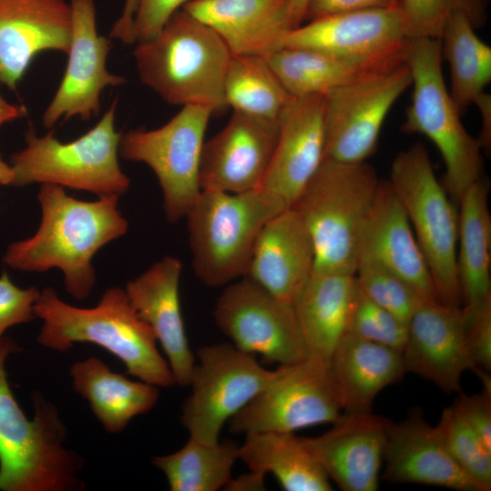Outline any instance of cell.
Wrapping results in <instances>:
<instances>
[{
  "label": "cell",
  "mask_w": 491,
  "mask_h": 491,
  "mask_svg": "<svg viewBox=\"0 0 491 491\" xmlns=\"http://www.w3.org/2000/svg\"><path fill=\"white\" fill-rule=\"evenodd\" d=\"M396 6V0H308L305 21L366 9Z\"/></svg>",
  "instance_id": "cell-44"
},
{
  "label": "cell",
  "mask_w": 491,
  "mask_h": 491,
  "mask_svg": "<svg viewBox=\"0 0 491 491\" xmlns=\"http://www.w3.org/2000/svg\"><path fill=\"white\" fill-rule=\"evenodd\" d=\"M19 350L15 341L0 342V490L79 491L84 459L65 446L66 428L58 410L34 393V419L15 400L5 368L7 356Z\"/></svg>",
  "instance_id": "cell-3"
},
{
  "label": "cell",
  "mask_w": 491,
  "mask_h": 491,
  "mask_svg": "<svg viewBox=\"0 0 491 491\" xmlns=\"http://www.w3.org/2000/svg\"><path fill=\"white\" fill-rule=\"evenodd\" d=\"M489 185L483 177L458 200L456 265L462 307L473 308L491 298V215Z\"/></svg>",
  "instance_id": "cell-30"
},
{
  "label": "cell",
  "mask_w": 491,
  "mask_h": 491,
  "mask_svg": "<svg viewBox=\"0 0 491 491\" xmlns=\"http://www.w3.org/2000/svg\"><path fill=\"white\" fill-rule=\"evenodd\" d=\"M454 404L484 446L491 451V387L484 386L481 393L471 396L460 392Z\"/></svg>",
  "instance_id": "cell-43"
},
{
  "label": "cell",
  "mask_w": 491,
  "mask_h": 491,
  "mask_svg": "<svg viewBox=\"0 0 491 491\" xmlns=\"http://www.w3.org/2000/svg\"><path fill=\"white\" fill-rule=\"evenodd\" d=\"M278 120L234 112L225 127L205 141L201 190L244 193L259 187L271 160Z\"/></svg>",
  "instance_id": "cell-18"
},
{
  "label": "cell",
  "mask_w": 491,
  "mask_h": 491,
  "mask_svg": "<svg viewBox=\"0 0 491 491\" xmlns=\"http://www.w3.org/2000/svg\"><path fill=\"white\" fill-rule=\"evenodd\" d=\"M329 369L344 413H369L378 393L406 374L402 352L346 333L336 346Z\"/></svg>",
  "instance_id": "cell-27"
},
{
  "label": "cell",
  "mask_w": 491,
  "mask_h": 491,
  "mask_svg": "<svg viewBox=\"0 0 491 491\" xmlns=\"http://www.w3.org/2000/svg\"><path fill=\"white\" fill-rule=\"evenodd\" d=\"M37 198L41 221L35 233L11 243L4 263L24 272L59 269L66 292L75 300L86 299L95 284V255L122 237L128 222L118 208L119 196H99L95 201L76 199L62 186L43 184Z\"/></svg>",
  "instance_id": "cell-1"
},
{
  "label": "cell",
  "mask_w": 491,
  "mask_h": 491,
  "mask_svg": "<svg viewBox=\"0 0 491 491\" xmlns=\"http://www.w3.org/2000/svg\"><path fill=\"white\" fill-rule=\"evenodd\" d=\"M355 277L359 288L371 300L406 325L425 302L408 283L368 256H359Z\"/></svg>",
  "instance_id": "cell-38"
},
{
  "label": "cell",
  "mask_w": 491,
  "mask_h": 491,
  "mask_svg": "<svg viewBox=\"0 0 491 491\" xmlns=\"http://www.w3.org/2000/svg\"><path fill=\"white\" fill-rule=\"evenodd\" d=\"M462 310L465 317L466 342L472 361L476 368L489 372L491 370V298L476 307L469 309L462 307Z\"/></svg>",
  "instance_id": "cell-40"
},
{
  "label": "cell",
  "mask_w": 491,
  "mask_h": 491,
  "mask_svg": "<svg viewBox=\"0 0 491 491\" xmlns=\"http://www.w3.org/2000/svg\"><path fill=\"white\" fill-rule=\"evenodd\" d=\"M182 262L165 256L126 283L125 294L138 316L151 327L175 385L188 386L195 364L183 321L179 283Z\"/></svg>",
  "instance_id": "cell-22"
},
{
  "label": "cell",
  "mask_w": 491,
  "mask_h": 491,
  "mask_svg": "<svg viewBox=\"0 0 491 491\" xmlns=\"http://www.w3.org/2000/svg\"><path fill=\"white\" fill-rule=\"evenodd\" d=\"M475 30L465 16L454 15L439 38L442 58L449 66L448 91L461 115L491 81V47Z\"/></svg>",
  "instance_id": "cell-32"
},
{
  "label": "cell",
  "mask_w": 491,
  "mask_h": 491,
  "mask_svg": "<svg viewBox=\"0 0 491 491\" xmlns=\"http://www.w3.org/2000/svg\"><path fill=\"white\" fill-rule=\"evenodd\" d=\"M195 0H139L134 16V44L154 38L171 16L185 5Z\"/></svg>",
  "instance_id": "cell-42"
},
{
  "label": "cell",
  "mask_w": 491,
  "mask_h": 491,
  "mask_svg": "<svg viewBox=\"0 0 491 491\" xmlns=\"http://www.w3.org/2000/svg\"><path fill=\"white\" fill-rule=\"evenodd\" d=\"M72 26L70 0H0V84L15 91L40 53L66 55Z\"/></svg>",
  "instance_id": "cell-19"
},
{
  "label": "cell",
  "mask_w": 491,
  "mask_h": 491,
  "mask_svg": "<svg viewBox=\"0 0 491 491\" xmlns=\"http://www.w3.org/2000/svg\"><path fill=\"white\" fill-rule=\"evenodd\" d=\"M278 136L258 187L291 208L325 156L324 95L292 96L278 118Z\"/></svg>",
  "instance_id": "cell-17"
},
{
  "label": "cell",
  "mask_w": 491,
  "mask_h": 491,
  "mask_svg": "<svg viewBox=\"0 0 491 491\" xmlns=\"http://www.w3.org/2000/svg\"><path fill=\"white\" fill-rule=\"evenodd\" d=\"M383 459L386 468L382 477L391 483L479 491L453 460L436 426L426 421L420 410H414L399 423L391 422Z\"/></svg>",
  "instance_id": "cell-23"
},
{
  "label": "cell",
  "mask_w": 491,
  "mask_h": 491,
  "mask_svg": "<svg viewBox=\"0 0 491 491\" xmlns=\"http://www.w3.org/2000/svg\"><path fill=\"white\" fill-rule=\"evenodd\" d=\"M43 321L37 342L65 352L75 343H91L111 353L129 375L157 387L175 385L167 361L157 349L151 327L132 306L124 288L109 287L93 307L74 306L52 287L40 290L34 306Z\"/></svg>",
  "instance_id": "cell-2"
},
{
  "label": "cell",
  "mask_w": 491,
  "mask_h": 491,
  "mask_svg": "<svg viewBox=\"0 0 491 491\" xmlns=\"http://www.w3.org/2000/svg\"><path fill=\"white\" fill-rule=\"evenodd\" d=\"M238 459L249 469L272 474L287 491H330L326 473L294 432L266 431L246 434L238 446Z\"/></svg>",
  "instance_id": "cell-31"
},
{
  "label": "cell",
  "mask_w": 491,
  "mask_h": 491,
  "mask_svg": "<svg viewBox=\"0 0 491 491\" xmlns=\"http://www.w3.org/2000/svg\"><path fill=\"white\" fill-rule=\"evenodd\" d=\"M213 114L205 106L185 105L160 127L121 133L119 155L152 169L162 190L165 217L171 223L185 217L201 192V153Z\"/></svg>",
  "instance_id": "cell-11"
},
{
  "label": "cell",
  "mask_w": 491,
  "mask_h": 491,
  "mask_svg": "<svg viewBox=\"0 0 491 491\" xmlns=\"http://www.w3.org/2000/svg\"><path fill=\"white\" fill-rule=\"evenodd\" d=\"M411 82L404 55L324 95V158L365 162L376 150L390 109Z\"/></svg>",
  "instance_id": "cell-10"
},
{
  "label": "cell",
  "mask_w": 491,
  "mask_h": 491,
  "mask_svg": "<svg viewBox=\"0 0 491 491\" xmlns=\"http://www.w3.org/2000/svg\"><path fill=\"white\" fill-rule=\"evenodd\" d=\"M341 396L329 366L314 356L273 371L267 385L229 421L233 434L295 432L334 423L342 414Z\"/></svg>",
  "instance_id": "cell-12"
},
{
  "label": "cell",
  "mask_w": 491,
  "mask_h": 491,
  "mask_svg": "<svg viewBox=\"0 0 491 491\" xmlns=\"http://www.w3.org/2000/svg\"><path fill=\"white\" fill-rule=\"evenodd\" d=\"M388 182L424 255L436 301L461 307L456 265L457 211L436 178L428 152L421 143L398 153Z\"/></svg>",
  "instance_id": "cell-9"
},
{
  "label": "cell",
  "mask_w": 491,
  "mask_h": 491,
  "mask_svg": "<svg viewBox=\"0 0 491 491\" xmlns=\"http://www.w3.org/2000/svg\"><path fill=\"white\" fill-rule=\"evenodd\" d=\"M356 290L355 275L312 274L292 302L309 356L328 366L346 334Z\"/></svg>",
  "instance_id": "cell-28"
},
{
  "label": "cell",
  "mask_w": 491,
  "mask_h": 491,
  "mask_svg": "<svg viewBox=\"0 0 491 491\" xmlns=\"http://www.w3.org/2000/svg\"><path fill=\"white\" fill-rule=\"evenodd\" d=\"M360 256L376 260L400 276L425 301L436 300L424 255L388 180L379 182L363 230Z\"/></svg>",
  "instance_id": "cell-26"
},
{
  "label": "cell",
  "mask_w": 491,
  "mask_h": 491,
  "mask_svg": "<svg viewBox=\"0 0 491 491\" xmlns=\"http://www.w3.org/2000/svg\"><path fill=\"white\" fill-rule=\"evenodd\" d=\"M25 115L26 108L23 105L9 103L0 92V126L5 123L21 118Z\"/></svg>",
  "instance_id": "cell-48"
},
{
  "label": "cell",
  "mask_w": 491,
  "mask_h": 491,
  "mask_svg": "<svg viewBox=\"0 0 491 491\" xmlns=\"http://www.w3.org/2000/svg\"><path fill=\"white\" fill-rule=\"evenodd\" d=\"M135 67L143 85L174 105L226 106L224 81L231 52L207 25L176 11L154 38L135 44Z\"/></svg>",
  "instance_id": "cell-4"
},
{
  "label": "cell",
  "mask_w": 491,
  "mask_h": 491,
  "mask_svg": "<svg viewBox=\"0 0 491 491\" xmlns=\"http://www.w3.org/2000/svg\"><path fill=\"white\" fill-rule=\"evenodd\" d=\"M404 23L396 6L336 14L293 28L284 47L311 49L368 65L405 54Z\"/></svg>",
  "instance_id": "cell-16"
},
{
  "label": "cell",
  "mask_w": 491,
  "mask_h": 491,
  "mask_svg": "<svg viewBox=\"0 0 491 491\" xmlns=\"http://www.w3.org/2000/svg\"><path fill=\"white\" fill-rule=\"evenodd\" d=\"M69 374L75 391L88 402L109 433L122 432L131 419L150 411L159 398L157 386L115 373L95 356L75 362Z\"/></svg>",
  "instance_id": "cell-29"
},
{
  "label": "cell",
  "mask_w": 491,
  "mask_h": 491,
  "mask_svg": "<svg viewBox=\"0 0 491 491\" xmlns=\"http://www.w3.org/2000/svg\"><path fill=\"white\" fill-rule=\"evenodd\" d=\"M40 290L35 286H16L4 271L0 276V342L5 332L19 324L36 318L35 303Z\"/></svg>",
  "instance_id": "cell-41"
},
{
  "label": "cell",
  "mask_w": 491,
  "mask_h": 491,
  "mask_svg": "<svg viewBox=\"0 0 491 491\" xmlns=\"http://www.w3.org/2000/svg\"><path fill=\"white\" fill-rule=\"evenodd\" d=\"M116 100L98 123L75 140L59 141L54 131L38 136L33 128L25 134V146L10 159L13 186L40 183L88 191L98 196H120L130 186L121 169L119 140L115 130Z\"/></svg>",
  "instance_id": "cell-8"
},
{
  "label": "cell",
  "mask_w": 491,
  "mask_h": 491,
  "mask_svg": "<svg viewBox=\"0 0 491 491\" xmlns=\"http://www.w3.org/2000/svg\"><path fill=\"white\" fill-rule=\"evenodd\" d=\"M213 316L236 348L259 354L266 363L286 365L309 356L292 303L247 276L225 286Z\"/></svg>",
  "instance_id": "cell-14"
},
{
  "label": "cell",
  "mask_w": 491,
  "mask_h": 491,
  "mask_svg": "<svg viewBox=\"0 0 491 491\" xmlns=\"http://www.w3.org/2000/svg\"><path fill=\"white\" fill-rule=\"evenodd\" d=\"M489 0H396L407 38L439 39L447 20L465 16L475 29L486 23Z\"/></svg>",
  "instance_id": "cell-36"
},
{
  "label": "cell",
  "mask_w": 491,
  "mask_h": 491,
  "mask_svg": "<svg viewBox=\"0 0 491 491\" xmlns=\"http://www.w3.org/2000/svg\"><path fill=\"white\" fill-rule=\"evenodd\" d=\"M139 0H125L120 16L113 24L109 32L111 39H116L124 44L133 45L132 27L134 16Z\"/></svg>",
  "instance_id": "cell-45"
},
{
  "label": "cell",
  "mask_w": 491,
  "mask_h": 491,
  "mask_svg": "<svg viewBox=\"0 0 491 491\" xmlns=\"http://www.w3.org/2000/svg\"><path fill=\"white\" fill-rule=\"evenodd\" d=\"M406 372L436 385L446 393L461 392L463 373L476 368L465 336L462 307L425 301L407 323L402 349Z\"/></svg>",
  "instance_id": "cell-20"
},
{
  "label": "cell",
  "mask_w": 491,
  "mask_h": 491,
  "mask_svg": "<svg viewBox=\"0 0 491 491\" xmlns=\"http://www.w3.org/2000/svg\"><path fill=\"white\" fill-rule=\"evenodd\" d=\"M283 211L258 188L244 193L201 190L185 217L195 276L213 287L246 276L260 231Z\"/></svg>",
  "instance_id": "cell-7"
},
{
  "label": "cell",
  "mask_w": 491,
  "mask_h": 491,
  "mask_svg": "<svg viewBox=\"0 0 491 491\" xmlns=\"http://www.w3.org/2000/svg\"><path fill=\"white\" fill-rule=\"evenodd\" d=\"M273 371L233 344L198 349L182 406L181 421L189 437L207 444L219 442L225 422L246 406L269 382Z\"/></svg>",
  "instance_id": "cell-13"
},
{
  "label": "cell",
  "mask_w": 491,
  "mask_h": 491,
  "mask_svg": "<svg viewBox=\"0 0 491 491\" xmlns=\"http://www.w3.org/2000/svg\"><path fill=\"white\" fill-rule=\"evenodd\" d=\"M391 422L372 412H342L328 431L303 439L341 490L376 491Z\"/></svg>",
  "instance_id": "cell-21"
},
{
  "label": "cell",
  "mask_w": 491,
  "mask_h": 491,
  "mask_svg": "<svg viewBox=\"0 0 491 491\" xmlns=\"http://www.w3.org/2000/svg\"><path fill=\"white\" fill-rule=\"evenodd\" d=\"M307 3L308 0H290V15L294 28L304 23Z\"/></svg>",
  "instance_id": "cell-49"
},
{
  "label": "cell",
  "mask_w": 491,
  "mask_h": 491,
  "mask_svg": "<svg viewBox=\"0 0 491 491\" xmlns=\"http://www.w3.org/2000/svg\"><path fill=\"white\" fill-rule=\"evenodd\" d=\"M346 333L402 352L407 325L371 300L356 284Z\"/></svg>",
  "instance_id": "cell-39"
},
{
  "label": "cell",
  "mask_w": 491,
  "mask_h": 491,
  "mask_svg": "<svg viewBox=\"0 0 491 491\" xmlns=\"http://www.w3.org/2000/svg\"><path fill=\"white\" fill-rule=\"evenodd\" d=\"M224 96L234 112L276 121L292 97L264 56L248 55H231Z\"/></svg>",
  "instance_id": "cell-35"
},
{
  "label": "cell",
  "mask_w": 491,
  "mask_h": 491,
  "mask_svg": "<svg viewBox=\"0 0 491 491\" xmlns=\"http://www.w3.org/2000/svg\"><path fill=\"white\" fill-rule=\"evenodd\" d=\"M182 9L211 27L232 55H270L294 28L290 0H195Z\"/></svg>",
  "instance_id": "cell-24"
},
{
  "label": "cell",
  "mask_w": 491,
  "mask_h": 491,
  "mask_svg": "<svg viewBox=\"0 0 491 491\" xmlns=\"http://www.w3.org/2000/svg\"><path fill=\"white\" fill-rule=\"evenodd\" d=\"M227 490H264L265 476L250 471L235 479H230L225 486Z\"/></svg>",
  "instance_id": "cell-47"
},
{
  "label": "cell",
  "mask_w": 491,
  "mask_h": 491,
  "mask_svg": "<svg viewBox=\"0 0 491 491\" xmlns=\"http://www.w3.org/2000/svg\"><path fill=\"white\" fill-rule=\"evenodd\" d=\"M14 173L10 164L5 163L0 155V185H11Z\"/></svg>",
  "instance_id": "cell-50"
},
{
  "label": "cell",
  "mask_w": 491,
  "mask_h": 491,
  "mask_svg": "<svg viewBox=\"0 0 491 491\" xmlns=\"http://www.w3.org/2000/svg\"><path fill=\"white\" fill-rule=\"evenodd\" d=\"M314 265L312 237L291 207L273 216L260 231L246 276L279 299L292 303L312 276Z\"/></svg>",
  "instance_id": "cell-25"
},
{
  "label": "cell",
  "mask_w": 491,
  "mask_h": 491,
  "mask_svg": "<svg viewBox=\"0 0 491 491\" xmlns=\"http://www.w3.org/2000/svg\"><path fill=\"white\" fill-rule=\"evenodd\" d=\"M238 459V445L233 442L207 444L189 437L179 450L153 458L165 476L172 491H216L232 478Z\"/></svg>",
  "instance_id": "cell-34"
},
{
  "label": "cell",
  "mask_w": 491,
  "mask_h": 491,
  "mask_svg": "<svg viewBox=\"0 0 491 491\" xmlns=\"http://www.w3.org/2000/svg\"><path fill=\"white\" fill-rule=\"evenodd\" d=\"M411 73V103L402 130L421 134L438 149L445 164L442 183L458 202L465 191L483 177V151L476 137L463 125L445 83L439 39L409 38L405 48Z\"/></svg>",
  "instance_id": "cell-6"
},
{
  "label": "cell",
  "mask_w": 491,
  "mask_h": 491,
  "mask_svg": "<svg viewBox=\"0 0 491 491\" xmlns=\"http://www.w3.org/2000/svg\"><path fill=\"white\" fill-rule=\"evenodd\" d=\"M380 179L368 163L324 158L292 206L313 240L312 274L355 275L363 230Z\"/></svg>",
  "instance_id": "cell-5"
},
{
  "label": "cell",
  "mask_w": 491,
  "mask_h": 491,
  "mask_svg": "<svg viewBox=\"0 0 491 491\" xmlns=\"http://www.w3.org/2000/svg\"><path fill=\"white\" fill-rule=\"evenodd\" d=\"M479 109L481 127L479 136L476 137L483 153L486 155L491 152V96L484 92L476 101Z\"/></svg>",
  "instance_id": "cell-46"
},
{
  "label": "cell",
  "mask_w": 491,
  "mask_h": 491,
  "mask_svg": "<svg viewBox=\"0 0 491 491\" xmlns=\"http://www.w3.org/2000/svg\"><path fill=\"white\" fill-rule=\"evenodd\" d=\"M447 452L475 482L479 491L491 488V451L488 450L455 404L444 409L436 426Z\"/></svg>",
  "instance_id": "cell-37"
},
{
  "label": "cell",
  "mask_w": 491,
  "mask_h": 491,
  "mask_svg": "<svg viewBox=\"0 0 491 491\" xmlns=\"http://www.w3.org/2000/svg\"><path fill=\"white\" fill-rule=\"evenodd\" d=\"M264 57L291 96L324 95L360 74L390 62L368 65L293 47H283Z\"/></svg>",
  "instance_id": "cell-33"
},
{
  "label": "cell",
  "mask_w": 491,
  "mask_h": 491,
  "mask_svg": "<svg viewBox=\"0 0 491 491\" xmlns=\"http://www.w3.org/2000/svg\"><path fill=\"white\" fill-rule=\"evenodd\" d=\"M72 7V37L67 65L61 83L42 116L45 128H52L60 119L78 116L87 121L100 112L103 90L126 83L123 75H115L106 66L112 48L111 39L101 35L96 28L94 0H70Z\"/></svg>",
  "instance_id": "cell-15"
}]
</instances>
